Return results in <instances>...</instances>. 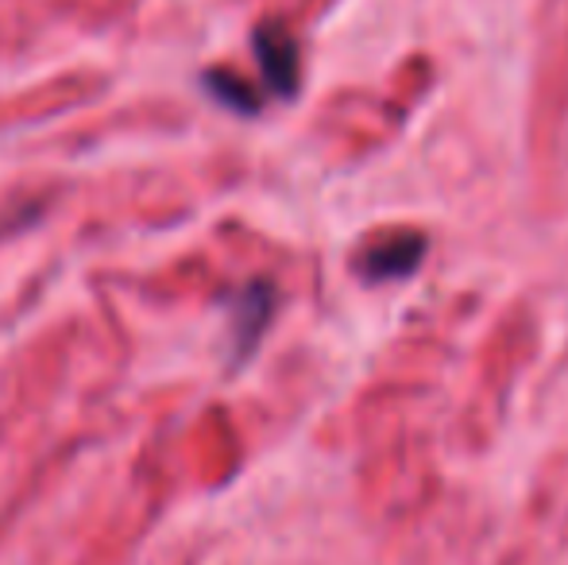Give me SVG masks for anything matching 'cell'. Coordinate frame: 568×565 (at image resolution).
I'll use <instances>...</instances> for the list:
<instances>
[{"label": "cell", "instance_id": "5", "mask_svg": "<svg viewBox=\"0 0 568 565\" xmlns=\"http://www.w3.org/2000/svg\"><path fill=\"white\" fill-rule=\"evenodd\" d=\"M39 213H43V205H28V210H16V213H8V218H0V241L20 233V229H28L31 221H39Z\"/></svg>", "mask_w": 568, "mask_h": 565}, {"label": "cell", "instance_id": "1", "mask_svg": "<svg viewBox=\"0 0 568 565\" xmlns=\"http://www.w3.org/2000/svg\"><path fill=\"white\" fill-rule=\"evenodd\" d=\"M278 294L267 280H255L229 294V330H232V364H244L255 353L260 337L275 317Z\"/></svg>", "mask_w": 568, "mask_h": 565}, {"label": "cell", "instance_id": "4", "mask_svg": "<svg viewBox=\"0 0 568 565\" xmlns=\"http://www.w3.org/2000/svg\"><path fill=\"white\" fill-rule=\"evenodd\" d=\"M205 90H210L213 98L221 101V105L236 109V113H244V117L260 113V98H255L252 85H244V82H240V78H232V74H221V70H213V74H205Z\"/></svg>", "mask_w": 568, "mask_h": 565}, {"label": "cell", "instance_id": "3", "mask_svg": "<svg viewBox=\"0 0 568 565\" xmlns=\"http://www.w3.org/2000/svg\"><path fill=\"white\" fill-rule=\"evenodd\" d=\"M422 256H426V236L422 233H395L375 241L372 249H364L356 256V272L367 283H390L406 280L410 272H418Z\"/></svg>", "mask_w": 568, "mask_h": 565}, {"label": "cell", "instance_id": "2", "mask_svg": "<svg viewBox=\"0 0 568 565\" xmlns=\"http://www.w3.org/2000/svg\"><path fill=\"white\" fill-rule=\"evenodd\" d=\"M255 59H260L263 82L275 98L291 101L298 93V78H302V62H298V43L283 23H263L252 36Z\"/></svg>", "mask_w": 568, "mask_h": 565}]
</instances>
